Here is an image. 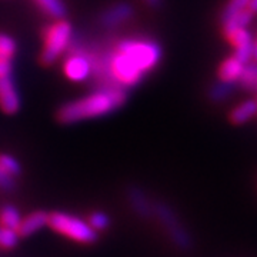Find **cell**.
I'll use <instances>...</instances> for the list:
<instances>
[{"label": "cell", "instance_id": "6da1fadb", "mask_svg": "<svg viewBox=\"0 0 257 257\" xmlns=\"http://www.w3.org/2000/svg\"><path fill=\"white\" fill-rule=\"evenodd\" d=\"M162 47L149 39H124L109 57L106 72L123 87H132L143 80L162 59Z\"/></svg>", "mask_w": 257, "mask_h": 257}, {"label": "cell", "instance_id": "7a4b0ae2", "mask_svg": "<svg viewBox=\"0 0 257 257\" xmlns=\"http://www.w3.org/2000/svg\"><path fill=\"white\" fill-rule=\"evenodd\" d=\"M127 93L119 87H104L90 93L82 99L64 104L57 113L62 123L70 124L82 120L96 119L117 110L124 104Z\"/></svg>", "mask_w": 257, "mask_h": 257}, {"label": "cell", "instance_id": "3957f363", "mask_svg": "<svg viewBox=\"0 0 257 257\" xmlns=\"http://www.w3.org/2000/svg\"><path fill=\"white\" fill-rule=\"evenodd\" d=\"M47 226L70 240L82 244H94L99 240V233L93 229L87 220H83L82 217L66 211L49 213Z\"/></svg>", "mask_w": 257, "mask_h": 257}, {"label": "cell", "instance_id": "277c9868", "mask_svg": "<svg viewBox=\"0 0 257 257\" xmlns=\"http://www.w3.org/2000/svg\"><path fill=\"white\" fill-rule=\"evenodd\" d=\"M153 217L163 227L169 240L175 244V247L183 251H189L193 247L192 234L184 227V224L177 217L176 211L170 204L162 200L153 202Z\"/></svg>", "mask_w": 257, "mask_h": 257}, {"label": "cell", "instance_id": "5b68a950", "mask_svg": "<svg viewBox=\"0 0 257 257\" xmlns=\"http://www.w3.org/2000/svg\"><path fill=\"white\" fill-rule=\"evenodd\" d=\"M73 36V29L69 22L63 19H57V22L47 26L45 30V46L40 55V60L43 64H52L63 55V52L69 47Z\"/></svg>", "mask_w": 257, "mask_h": 257}, {"label": "cell", "instance_id": "8992f818", "mask_svg": "<svg viewBox=\"0 0 257 257\" xmlns=\"http://www.w3.org/2000/svg\"><path fill=\"white\" fill-rule=\"evenodd\" d=\"M126 197L132 210L135 211L138 217L143 220L153 219V202L150 200L149 194L143 190V187L138 184H130L126 190Z\"/></svg>", "mask_w": 257, "mask_h": 257}, {"label": "cell", "instance_id": "52a82bcc", "mask_svg": "<svg viewBox=\"0 0 257 257\" xmlns=\"http://www.w3.org/2000/svg\"><path fill=\"white\" fill-rule=\"evenodd\" d=\"M63 70L67 79L73 82H83L92 74L93 66L87 56L82 53H74L66 59Z\"/></svg>", "mask_w": 257, "mask_h": 257}, {"label": "cell", "instance_id": "ba28073f", "mask_svg": "<svg viewBox=\"0 0 257 257\" xmlns=\"http://www.w3.org/2000/svg\"><path fill=\"white\" fill-rule=\"evenodd\" d=\"M0 107L8 114H15L20 109V96L10 74L0 77Z\"/></svg>", "mask_w": 257, "mask_h": 257}, {"label": "cell", "instance_id": "9c48e42d", "mask_svg": "<svg viewBox=\"0 0 257 257\" xmlns=\"http://www.w3.org/2000/svg\"><path fill=\"white\" fill-rule=\"evenodd\" d=\"M133 16V8L126 2L114 3L107 10H104L100 16V23L104 28H116L121 23L127 22Z\"/></svg>", "mask_w": 257, "mask_h": 257}, {"label": "cell", "instance_id": "30bf717a", "mask_svg": "<svg viewBox=\"0 0 257 257\" xmlns=\"http://www.w3.org/2000/svg\"><path fill=\"white\" fill-rule=\"evenodd\" d=\"M49 223V213L43 210H37L30 213L25 219H22V223L19 226V236L20 237H29L32 234L37 233L39 230L46 227Z\"/></svg>", "mask_w": 257, "mask_h": 257}, {"label": "cell", "instance_id": "8fae6325", "mask_svg": "<svg viewBox=\"0 0 257 257\" xmlns=\"http://www.w3.org/2000/svg\"><path fill=\"white\" fill-rule=\"evenodd\" d=\"M254 116H257V101L246 100L230 111L229 119L233 124H244Z\"/></svg>", "mask_w": 257, "mask_h": 257}, {"label": "cell", "instance_id": "7c38bea8", "mask_svg": "<svg viewBox=\"0 0 257 257\" xmlns=\"http://www.w3.org/2000/svg\"><path fill=\"white\" fill-rule=\"evenodd\" d=\"M237 86L250 93L257 92V62H248L243 64L241 73L237 79Z\"/></svg>", "mask_w": 257, "mask_h": 257}, {"label": "cell", "instance_id": "4fadbf2b", "mask_svg": "<svg viewBox=\"0 0 257 257\" xmlns=\"http://www.w3.org/2000/svg\"><path fill=\"white\" fill-rule=\"evenodd\" d=\"M236 87H237V83L236 82H229V80L219 79L217 82L213 83L211 87L209 89V99L211 101H214V103L226 100L234 93Z\"/></svg>", "mask_w": 257, "mask_h": 257}, {"label": "cell", "instance_id": "5bb4252c", "mask_svg": "<svg viewBox=\"0 0 257 257\" xmlns=\"http://www.w3.org/2000/svg\"><path fill=\"white\" fill-rule=\"evenodd\" d=\"M253 18H254V15H253L248 9L241 10L237 15L231 16L229 20H226V22L221 25V26H223V32H224V36L227 37L229 35H231L234 30H237V29L247 28L248 25L251 23Z\"/></svg>", "mask_w": 257, "mask_h": 257}, {"label": "cell", "instance_id": "9a60e30c", "mask_svg": "<svg viewBox=\"0 0 257 257\" xmlns=\"http://www.w3.org/2000/svg\"><path fill=\"white\" fill-rule=\"evenodd\" d=\"M243 69V63H240L236 57H229L226 59L219 67V79L221 80H229V82H236L239 79L240 73Z\"/></svg>", "mask_w": 257, "mask_h": 257}, {"label": "cell", "instance_id": "2e32d148", "mask_svg": "<svg viewBox=\"0 0 257 257\" xmlns=\"http://www.w3.org/2000/svg\"><path fill=\"white\" fill-rule=\"evenodd\" d=\"M22 219L23 217H22L20 211L13 204H6L0 210V223H2L3 227H8V229L12 230H19Z\"/></svg>", "mask_w": 257, "mask_h": 257}, {"label": "cell", "instance_id": "e0dca14e", "mask_svg": "<svg viewBox=\"0 0 257 257\" xmlns=\"http://www.w3.org/2000/svg\"><path fill=\"white\" fill-rule=\"evenodd\" d=\"M35 2L39 5L40 9L52 18L62 19L66 13V8L62 0H35Z\"/></svg>", "mask_w": 257, "mask_h": 257}, {"label": "cell", "instance_id": "ac0fdd59", "mask_svg": "<svg viewBox=\"0 0 257 257\" xmlns=\"http://www.w3.org/2000/svg\"><path fill=\"white\" fill-rule=\"evenodd\" d=\"M248 0H229L227 5L223 8L220 13V23L223 25L226 20H229L231 16L237 15L241 10L247 9Z\"/></svg>", "mask_w": 257, "mask_h": 257}, {"label": "cell", "instance_id": "d6986e66", "mask_svg": "<svg viewBox=\"0 0 257 257\" xmlns=\"http://www.w3.org/2000/svg\"><path fill=\"white\" fill-rule=\"evenodd\" d=\"M87 223L92 226L93 229L96 230L97 233H100V231H104V230H107L110 227L111 224V219L110 216L107 214V213H104V211H93L92 214L89 216V220Z\"/></svg>", "mask_w": 257, "mask_h": 257}, {"label": "cell", "instance_id": "ffe728a7", "mask_svg": "<svg viewBox=\"0 0 257 257\" xmlns=\"http://www.w3.org/2000/svg\"><path fill=\"white\" fill-rule=\"evenodd\" d=\"M20 236H19L18 230L8 229V227H0V247L10 250L18 246Z\"/></svg>", "mask_w": 257, "mask_h": 257}, {"label": "cell", "instance_id": "44dd1931", "mask_svg": "<svg viewBox=\"0 0 257 257\" xmlns=\"http://www.w3.org/2000/svg\"><path fill=\"white\" fill-rule=\"evenodd\" d=\"M0 167L12 176H15V177L20 175V172H22V167H20L18 159L10 156V155H6V153L0 155Z\"/></svg>", "mask_w": 257, "mask_h": 257}, {"label": "cell", "instance_id": "7402d4cb", "mask_svg": "<svg viewBox=\"0 0 257 257\" xmlns=\"http://www.w3.org/2000/svg\"><path fill=\"white\" fill-rule=\"evenodd\" d=\"M227 39H229L230 43H231L234 47L243 46V45H246V43H251V42H254V39H253V36H251V33H250L246 28L234 30L231 35L227 36Z\"/></svg>", "mask_w": 257, "mask_h": 257}, {"label": "cell", "instance_id": "603a6c76", "mask_svg": "<svg viewBox=\"0 0 257 257\" xmlns=\"http://www.w3.org/2000/svg\"><path fill=\"white\" fill-rule=\"evenodd\" d=\"M16 53V43L8 35H0V55L5 59H12Z\"/></svg>", "mask_w": 257, "mask_h": 257}, {"label": "cell", "instance_id": "cb8c5ba5", "mask_svg": "<svg viewBox=\"0 0 257 257\" xmlns=\"http://www.w3.org/2000/svg\"><path fill=\"white\" fill-rule=\"evenodd\" d=\"M253 52H254V42L246 43V45H243V46L236 47L233 57H236L240 63L246 64L253 59Z\"/></svg>", "mask_w": 257, "mask_h": 257}, {"label": "cell", "instance_id": "d4e9b609", "mask_svg": "<svg viewBox=\"0 0 257 257\" xmlns=\"http://www.w3.org/2000/svg\"><path fill=\"white\" fill-rule=\"evenodd\" d=\"M15 189H16V177L0 167V190L13 192Z\"/></svg>", "mask_w": 257, "mask_h": 257}, {"label": "cell", "instance_id": "484cf974", "mask_svg": "<svg viewBox=\"0 0 257 257\" xmlns=\"http://www.w3.org/2000/svg\"><path fill=\"white\" fill-rule=\"evenodd\" d=\"M12 74V63L8 59H0V77Z\"/></svg>", "mask_w": 257, "mask_h": 257}, {"label": "cell", "instance_id": "4316f807", "mask_svg": "<svg viewBox=\"0 0 257 257\" xmlns=\"http://www.w3.org/2000/svg\"><path fill=\"white\" fill-rule=\"evenodd\" d=\"M247 9L250 10L253 15H257V0H248Z\"/></svg>", "mask_w": 257, "mask_h": 257}, {"label": "cell", "instance_id": "83f0119b", "mask_svg": "<svg viewBox=\"0 0 257 257\" xmlns=\"http://www.w3.org/2000/svg\"><path fill=\"white\" fill-rule=\"evenodd\" d=\"M145 2H146L149 6H152V8H159L163 0H145Z\"/></svg>", "mask_w": 257, "mask_h": 257}, {"label": "cell", "instance_id": "f1b7e54d", "mask_svg": "<svg viewBox=\"0 0 257 257\" xmlns=\"http://www.w3.org/2000/svg\"><path fill=\"white\" fill-rule=\"evenodd\" d=\"M253 57L256 59V62H257V42H254V52H253Z\"/></svg>", "mask_w": 257, "mask_h": 257}, {"label": "cell", "instance_id": "f546056e", "mask_svg": "<svg viewBox=\"0 0 257 257\" xmlns=\"http://www.w3.org/2000/svg\"><path fill=\"white\" fill-rule=\"evenodd\" d=\"M0 59H5V57H3V56L0 55ZM8 60H9V59H8Z\"/></svg>", "mask_w": 257, "mask_h": 257}]
</instances>
